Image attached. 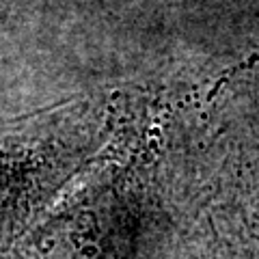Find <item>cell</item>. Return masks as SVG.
Instances as JSON below:
<instances>
[]
</instances>
